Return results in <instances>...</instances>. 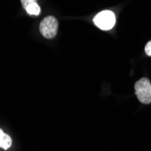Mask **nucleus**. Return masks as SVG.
I'll return each mask as SVG.
<instances>
[{"mask_svg":"<svg viewBox=\"0 0 151 151\" xmlns=\"http://www.w3.org/2000/svg\"><path fill=\"white\" fill-rule=\"evenodd\" d=\"M12 144V140H11V138L5 134L4 132L0 134V147L4 149H7Z\"/></svg>","mask_w":151,"mask_h":151,"instance_id":"obj_4","label":"nucleus"},{"mask_svg":"<svg viewBox=\"0 0 151 151\" xmlns=\"http://www.w3.org/2000/svg\"><path fill=\"white\" fill-rule=\"evenodd\" d=\"M135 91L141 103H151V82L147 78H141L136 82Z\"/></svg>","mask_w":151,"mask_h":151,"instance_id":"obj_1","label":"nucleus"},{"mask_svg":"<svg viewBox=\"0 0 151 151\" xmlns=\"http://www.w3.org/2000/svg\"><path fill=\"white\" fill-rule=\"evenodd\" d=\"M25 10L31 16H38L39 14L41 13V8L38 6V4H36V3L31 4L29 6H27L25 8Z\"/></svg>","mask_w":151,"mask_h":151,"instance_id":"obj_5","label":"nucleus"},{"mask_svg":"<svg viewBox=\"0 0 151 151\" xmlns=\"http://www.w3.org/2000/svg\"><path fill=\"white\" fill-rule=\"evenodd\" d=\"M145 52H146V54L148 56H151V41L146 45L145 46Z\"/></svg>","mask_w":151,"mask_h":151,"instance_id":"obj_7","label":"nucleus"},{"mask_svg":"<svg viewBox=\"0 0 151 151\" xmlns=\"http://www.w3.org/2000/svg\"><path fill=\"white\" fill-rule=\"evenodd\" d=\"M40 33L47 39H52L57 34L58 30V22L54 17H47L40 24L39 26Z\"/></svg>","mask_w":151,"mask_h":151,"instance_id":"obj_3","label":"nucleus"},{"mask_svg":"<svg viewBox=\"0 0 151 151\" xmlns=\"http://www.w3.org/2000/svg\"><path fill=\"white\" fill-rule=\"evenodd\" d=\"M21 3H22L24 8L25 9L27 6H29L31 4L36 3V0H21Z\"/></svg>","mask_w":151,"mask_h":151,"instance_id":"obj_6","label":"nucleus"},{"mask_svg":"<svg viewBox=\"0 0 151 151\" xmlns=\"http://www.w3.org/2000/svg\"><path fill=\"white\" fill-rule=\"evenodd\" d=\"M96 26H98L101 30H109L115 25L116 17L112 11L104 10L99 13L93 19Z\"/></svg>","mask_w":151,"mask_h":151,"instance_id":"obj_2","label":"nucleus"}]
</instances>
